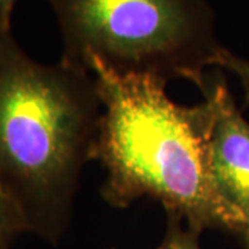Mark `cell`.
Segmentation results:
<instances>
[{"label":"cell","mask_w":249,"mask_h":249,"mask_svg":"<svg viewBox=\"0 0 249 249\" xmlns=\"http://www.w3.org/2000/svg\"><path fill=\"white\" fill-rule=\"evenodd\" d=\"M62 36L60 61L88 71L187 80L201 91L223 46L208 0H47ZM89 72V71H88Z\"/></svg>","instance_id":"3"},{"label":"cell","mask_w":249,"mask_h":249,"mask_svg":"<svg viewBox=\"0 0 249 249\" xmlns=\"http://www.w3.org/2000/svg\"><path fill=\"white\" fill-rule=\"evenodd\" d=\"M25 231L16 206L0 187V249H9L18 234Z\"/></svg>","instance_id":"5"},{"label":"cell","mask_w":249,"mask_h":249,"mask_svg":"<svg viewBox=\"0 0 249 249\" xmlns=\"http://www.w3.org/2000/svg\"><path fill=\"white\" fill-rule=\"evenodd\" d=\"M217 68H224L227 71L232 72L241 82V86L244 90L245 106L249 107V60H244L238 55L232 54L230 50L223 47L217 55L216 65Z\"/></svg>","instance_id":"7"},{"label":"cell","mask_w":249,"mask_h":249,"mask_svg":"<svg viewBox=\"0 0 249 249\" xmlns=\"http://www.w3.org/2000/svg\"><path fill=\"white\" fill-rule=\"evenodd\" d=\"M18 0H0V31L11 32V18Z\"/></svg>","instance_id":"8"},{"label":"cell","mask_w":249,"mask_h":249,"mask_svg":"<svg viewBox=\"0 0 249 249\" xmlns=\"http://www.w3.org/2000/svg\"><path fill=\"white\" fill-rule=\"evenodd\" d=\"M88 71L103 104L94 160L107 172L104 201L124 209L147 196L198 235L206 229L242 235L211 173L209 100L180 106L168 96L166 80L121 73L98 61Z\"/></svg>","instance_id":"1"},{"label":"cell","mask_w":249,"mask_h":249,"mask_svg":"<svg viewBox=\"0 0 249 249\" xmlns=\"http://www.w3.org/2000/svg\"><path fill=\"white\" fill-rule=\"evenodd\" d=\"M202 94L213 112L209 166L214 187L244 234L249 226V122L235 106L220 73L206 75Z\"/></svg>","instance_id":"4"},{"label":"cell","mask_w":249,"mask_h":249,"mask_svg":"<svg viewBox=\"0 0 249 249\" xmlns=\"http://www.w3.org/2000/svg\"><path fill=\"white\" fill-rule=\"evenodd\" d=\"M183 223L176 217H168L165 238L157 249H199V235L184 227Z\"/></svg>","instance_id":"6"},{"label":"cell","mask_w":249,"mask_h":249,"mask_svg":"<svg viewBox=\"0 0 249 249\" xmlns=\"http://www.w3.org/2000/svg\"><path fill=\"white\" fill-rule=\"evenodd\" d=\"M242 237H244V240H245V245H247V249H249V226H248V229L245 230V232L242 234Z\"/></svg>","instance_id":"9"},{"label":"cell","mask_w":249,"mask_h":249,"mask_svg":"<svg viewBox=\"0 0 249 249\" xmlns=\"http://www.w3.org/2000/svg\"><path fill=\"white\" fill-rule=\"evenodd\" d=\"M101 115L90 72L35 61L0 31V187L27 232L52 244L64 234Z\"/></svg>","instance_id":"2"}]
</instances>
